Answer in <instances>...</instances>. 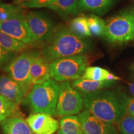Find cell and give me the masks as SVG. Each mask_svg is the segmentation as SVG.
Listing matches in <instances>:
<instances>
[{
  "label": "cell",
  "mask_w": 134,
  "mask_h": 134,
  "mask_svg": "<svg viewBox=\"0 0 134 134\" xmlns=\"http://www.w3.org/2000/svg\"><path fill=\"white\" fill-rule=\"evenodd\" d=\"M83 105L92 114L109 124H119L126 114L128 98L119 90L82 94Z\"/></svg>",
  "instance_id": "obj_1"
},
{
  "label": "cell",
  "mask_w": 134,
  "mask_h": 134,
  "mask_svg": "<svg viewBox=\"0 0 134 134\" xmlns=\"http://www.w3.org/2000/svg\"><path fill=\"white\" fill-rule=\"evenodd\" d=\"M91 48V44L88 40L76 35L70 28L61 26L57 28L48 44L41 52L52 62L60 58L83 55L88 52Z\"/></svg>",
  "instance_id": "obj_2"
},
{
  "label": "cell",
  "mask_w": 134,
  "mask_h": 134,
  "mask_svg": "<svg viewBox=\"0 0 134 134\" xmlns=\"http://www.w3.org/2000/svg\"><path fill=\"white\" fill-rule=\"evenodd\" d=\"M103 37L112 43H127L134 39V3L105 21Z\"/></svg>",
  "instance_id": "obj_3"
},
{
  "label": "cell",
  "mask_w": 134,
  "mask_h": 134,
  "mask_svg": "<svg viewBox=\"0 0 134 134\" xmlns=\"http://www.w3.org/2000/svg\"><path fill=\"white\" fill-rule=\"evenodd\" d=\"M59 84L48 80L42 85H37L27 95L26 100L34 113L54 115L57 104Z\"/></svg>",
  "instance_id": "obj_4"
},
{
  "label": "cell",
  "mask_w": 134,
  "mask_h": 134,
  "mask_svg": "<svg viewBox=\"0 0 134 134\" xmlns=\"http://www.w3.org/2000/svg\"><path fill=\"white\" fill-rule=\"evenodd\" d=\"M88 64L85 55L60 58L50 63L51 78L55 81L63 82L81 78Z\"/></svg>",
  "instance_id": "obj_5"
},
{
  "label": "cell",
  "mask_w": 134,
  "mask_h": 134,
  "mask_svg": "<svg viewBox=\"0 0 134 134\" xmlns=\"http://www.w3.org/2000/svg\"><path fill=\"white\" fill-rule=\"evenodd\" d=\"M41 54V52L38 50L23 52L17 55L4 68L8 76L19 84L26 96L32 88L30 78L32 64L34 60Z\"/></svg>",
  "instance_id": "obj_6"
},
{
  "label": "cell",
  "mask_w": 134,
  "mask_h": 134,
  "mask_svg": "<svg viewBox=\"0 0 134 134\" xmlns=\"http://www.w3.org/2000/svg\"><path fill=\"white\" fill-rule=\"evenodd\" d=\"M83 94L73 88L68 81L62 82L55 115L66 116L80 113L83 108Z\"/></svg>",
  "instance_id": "obj_7"
},
{
  "label": "cell",
  "mask_w": 134,
  "mask_h": 134,
  "mask_svg": "<svg viewBox=\"0 0 134 134\" xmlns=\"http://www.w3.org/2000/svg\"><path fill=\"white\" fill-rule=\"evenodd\" d=\"M25 16L36 44L48 43L57 28L52 21L38 11H31Z\"/></svg>",
  "instance_id": "obj_8"
},
{
  "label": "cell",
  "mask_w": 134,
  "mask_h": 134,
  "mask_svg": "<svg viewBox=\"0 0 134 134\" xmlns=\"http://www.w3.org/2000/svg\"><path fill=\"white\" fill-rule=\"evenodd\" d=\"M0 32L13 37L28 46H35L36 42L23 11L0 23Z\"/></svg>",
  "instance_id": "obj_9"
},
{
  "label": "cell",
  "mask_w": 134,
  "mask_h": 134,
  "mask_svg": "<svg viewBox=\"0 0 134 134\" xmlns=\"http://www.w3.org/2000/svg\"><path fill=\"white\" fill-rule=\"evenodd\" d=\"M85 134H117L113 125L109 124L85 110L78 115Z\"/></svg>",
  "instance_id": "obj_10"
},
{
  "label": "cell",
  "mask_w": 134,
  "mask_h": 134,
  "mask_svg": "<svg viewBox=\"0 0 134 134\" xmlns=\"http://www.w3.org/2000/svg\"><path fill=\"white\" fill-rule=\"evenodd\" d=\"M26 122L34 134H53L59 128L57 120L46 114H32Z\"/></svg>",
  "instance_id": "obj_11"
},
{
  "label": "cell",
  "mask_w": 134,
  "mask_h": 134,
  "mask_svg": "<svg viewBox=\"0 0 134 134\" xmlns=\"http://www.w3.org/2000/svg\"><path fill=\"white\" fill-rule=\"evenodd\" d=\"M0 96L10 101L19 104L26 98L19 85L9 76H0Z\"/></svg>",
  "instance_id": "obj_12"
},
{
  "label": "cell",
  "mask_w": 134,
  "mask_h": 134,
  "mask_svg": "<svg viewBox=\"0 0 134 134\" xmlns=\"http://www.w3.org/2000/svg\"><path fill=\"white\" fill-rule=\"evenodd\" d=\"M50 63V62L41 54L34 60L30 71L32 86L42 85L51 78Z\"/></svg>",
  "instance_id": "obj_13"
},
{
  "label": "cell",
  "mask_w": 134,
  "mask_h": 134,
  "mask_svg": "<svg viewBox=\"0 0 134 134\" xmlns=\"http://www.w3.org/2000/svg\"><path fill=\"white\" fill-rule=\"evenodd\" d=\"M3 134H34L23 117H10L1 124Z\"/></svg>",
  "instance_id": "obj_14"
},
{
  "label": "cell",
  "mask_w": 134,
  "mask_h": 134,
  "mask_svg": "<svg viewBox=\"0 0 134 134\" xmlns=\"http://www.w3.org/2000/svg\"><path fill=\"white\" fill-rule=\"evenodd\" d=\"M114 81H93L80 78L72 82L71 86L82 94L91 93L96 92L102 89L108 88L114 85Z\"/></svg>",
  "instance_id": "obj_15"
},
{
  "label": "cell",
  "mask_w": 134,
  "mask_h": 134,
  "mask_svg": "<svg viewBox=\"0 0 134 134\" xmlns=\"http://www.w3.org/2000/svg\"><path fill=\"white\" fill-rule=\"evenodd\" d=\"M114 0H78V8L81 11H91L103 15L111 8Z\"/></svg>",
  "instance_id": "obj_16"
},
{
  "label": "cell",
  "mask_w": 134,
  "mask_h": 134,
  "mask_svg": "<svg viewBox=\"0 0 134 134\" xmlns=\"http://www.w3.org/2000/svg\"><path fill=\"white\" fill-rule=\"evenodd\" d=\"M57 134H85L78 116L66 115L62 118Z\"/></svg>",
  "instance_id": "obj_17"
},
{
  "label": "cell",
  "mask_w": 134,
  "mask_h": 134,
  "mask_svg": "<svg viewBox=\"0 0 134 134\" xmlns=\"http://www.w3.org/2000/svg\"><path fill=\"white\" fill-rule=\"evenodd\" d=\"M47 8L64 14H79L78 0H53Z\"/></svg>",
  "instance_id": "obj_18"
},
{
  "label": "cell",
  "mask_w": 134,
  "mask_h": 134,
  "mask_svg": "<svg viewBox=\"0 0 134 134\" xmlns=\"http://www.w3.org/2000/svg\"><path fill=\"white\" fill-rule=\"evenodd\" d=\"M0 47L9 52L19 53L29 47V46L13 37L0 32Z\"/></svg>",
  "instance_id": "obj_19"
},
{
  "label": "cell",
  "mask_w": 134,
  "mask_h": 134,
  "mask_svg": "<svg viewBox=\"0 0 134 134\" xmlns=\"http://www.w3.org/2000/svg\"><path fill=\"white\" fill-rule=\"evenodd\" d=\"M18 113V104L0 96V124L9 117L17 115Z\"/></svg>",
  "instance_id": "obj_20"
},
{
  "label": "cell",
  "mask_w": 134,
  "mask_h": 134,
  "mask_svg": "<svg viewBox=\"0 0 134 134\" xmlns=\"http://www.w3.org/2000/svg\"><path fill=\"white\" fill-rule=\"evenodd\" d=\"M70 29L75 34L81 37H86L92 36L89 28L88 20L85 16H78L72 20Z\"/></svg>",
  "instance_id": "obj_21"
},
{
  "label": "cell",
  "mask_w": 134,
  "mask_h": 134,
  "mask_svg": "<svg viewBox=\"0 0 134 134\" xmlns=\"http://www.w3.org/2000/svg\"><path fill=\"white\" fill-rule=\"evenodd\" d=\"M109 73L107 70L98 66L87 67L81 78L93 81H105Z\"/></svg>",
  "instance_id": "obj_22"
},
{
  "label": "cell",
  "mask_w": 134,
  "mask_h": 134,
  "mask_svg": "<svg viewBox=\"0 0 134 134\" xmlns=\"http://www.w3.org/2000/svg\"><path fill=\"white\" fill-rule=\"evenodd\" d=\"M89 28L92 35L103 36L105 31V21L95 14H91L87 18Z\"/></svg>",
  "instance_id": "obj_23"
},
{
  "label": "cell",
  "mask_w": 134,
  "mask_h": 134,
  "mask_svg": "<svg viewBox=\"0 0 134 134\" xmlns=\"http://www.w3.org/2000/svg\"><path fill=\"white\" fill-rule=\"evenodd\" d=\"M21 11L22 7L19 5L3 3L0 1V23Z\"/></svg>",
  "instance_id": "obj_24"
},
{
  "label": "cell",
  "mask_w": 134,
  "mask_h": 134,
  "mask_svg": "<svg viewBox=\"0 0 134 134\" xmlns=\"http://www.w3.org/2000/svg\"><path fill=\"white\" fill-rule=\"evenodd\" d=\"M120 132L123 134H134V117L124 115L119 123Z\"/></svg>",
  "instance_id": "obj_25"
},
{
  "label": "cell",
  "mask_w": 134,
  "mask_h": 134,
  "mask_svg": "<svg viewBox=\"0 0 134 134\" xmlns=\"http://www.w3.org/2000/svg\"><path fill=\"white\" fill-rule=\"evenodd\" d=\"M17 56V53L9 52L0 47V68H4Z\"/></svg>",
  "instance_id": "obj_26"
},
{
  "label": "cell",
  "mask_w": 134,
  "mask_h": 134,
  "mask_svg": "<svg viewBox=\"0 0 134 134\" xmlns=\"http://www.w3.org/2000/svg\"><path fill=\"white\" fill-rule=\"evenodd\" d=\"M53 0H32L28 2L19 4L22 8H47Z\"/></svg>",
  "instance_id": "obj_27"
},
{
  "label": "cell",
  "mask_w": 134,
  "mask_h": 134,
  "mask_svg": "<svg viewBox=\"0 0 134 134\" xmlns=\"http://www.w3.org/2000/svg\"><path fill=\"white\" fill-rule=\"evenodd\" d=\"M126 114L134 117V98H128L126 108Z\"/></svg>",
  "instance_id": "obj_28"
},
{
  "label": "cell",
  "mask_w": 134,
  "mask_h": 134,
  "mask_svg": "<svg viewBox=\"0 0 134 134\" xmlns=\"http://www.w3.org/2000/svg\"><path fill=\"white\" fill-rule=\"evenodd\" d=\"M120 78H119L118 76H117L116 75L113 74V73H110L109 72L108 75V77H107V80L108 81H116L117 80H120Z\"/></svg>",
  "instance_id": "obj_29"
},
{
  "label": "cell",
  "mask_w": 134,
  "mask_h": 134,
  "mask_svg": "<svg viewBox=\"0 0 134 134\" xmlns=\"http://www.w3.org/2000/svg\"><path fill=\"white\" fill-rule=\"evenodd\" d=\"M129 91L132 95H134V82L129 84Z\"/></svg>",
  "instance_id": "obj_30"
},
{
  "label": "cell",
  "mask_w": 134,
  "mask_h": 134,
  "mask_svg": "<svg viewBox=\"0 0 134 134\" xmlns=\"http://www.w3.org/2000/svg\"><path fill=\"white\" fill-rule=\"evenodd\" d=\"M32 1V0H15V4L19 5L23 3L28 2V1Z\"/></svg>",
  "instance_id": "obj_31"
},
{
  "label": "cell",
  "mask_w": 134,
  "mask_h": 134,
  "mask_svg": "<svg viewBox=\"0 0 134 134\" xmlns=\"http://www.w3.org/2000/svg\"><path fill=\"white\" fill-rule=\"evenodd\" d=\"M132 71H133V75H134V65H133V67H132Z\"/></svg>",
  "instance_id": "obj_32"
}]
</instances>
